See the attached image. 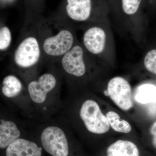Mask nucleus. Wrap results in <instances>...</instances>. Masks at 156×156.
<instances>
[{
    "mask_svg": "<svg viewBox=\"0 0 156 156\" xmlns=\"http://www.w3.org/2000/svg\"><path fill=\"white\" fill-rule=\"evenodd\" d=\"M86 50L76 42L73 48L59 60L61 70L67 77L80 78L87 71Z\"/></svg>",
    "mask_w": 156,
    "mask_h": 156,
    "instance_id": "20e7f679",
    "label": "nucleus"
},
{
    "mask_svg": "<svg viewBox=\"0 0 156 156\" xmlns=\"http://www.w3.org/2000/svg\"><path fill=\"white\" fill-rule=\"evenodd\" d=\"M65 11L70 21L80 23L90 21L92 15V1L66 0Z\"/></svg>",
    "mask_w": 156,
    "mask_h": 156,
    "instance_id": "1a4fd4ad",
    "label": "nucleus"
},
{
    "mask_svg": "<svg viewBox=\"0 0 156 156\" xmlns=\"http://www.w3.org/2000/svg\"><path fill=\"white\" fill-rule=\"evenodd\" d=\"M106 117L110 126L114 131L122 133H129L131 131L130 124L126 120L121 119L119 114L113 111L108 112Z\"/></svg>",
    "mask_w": 156,
    "mask_h": 156,
    "instance_id": "2eb2a0df",
    "label": "nucleus"
},
{
    "mask_svg": "<svg viewBox=\"0 0 156 156\" xmlns=\"http://www.w3.org/2000/svg\"><path fill=\"white\" fill-rule=\"evenodd\" d=\"M107 91L112 100L121 109L129 110L133 106L131 86L124 78L112 79L108 84Z\"/></svg>",
    "mask_w": 156,
    "mask_h": 156,
    "instance_id": "0eeeda50",
    "label": "nucleus"
},
{
    "mask_svg": "<svg viewBox=\"0 0 156 156\" xmlns=\"http://www.w3.org/2000/svg\"><path fill=\"white\" fill-rule=\"evenodd\" d=\"M21 131L17 124L11 120L1 118L0 120V147L7 148L10 144L20 138Z\"/></svg>",
    "mask_w": 156,
    "mask_h": 156,
    "instance_id": "9b49d317",
    "label": "nucleus"
},
{
    "mask_svg": "<svg viewBox=\"0 0 156 156\" xmlns=\"http://www.w3.org/2000/svg\"><path fill=\"white\" fill-rule=\"evenodd\" d=\"M27 83V91L31 100L36 104L41 105L44 103L50 93L57 88L58 82L54 73L46 72Z\"/></svg>",
    "mask_w": 156,
    "mask_h": 156,
    "instance_id": "39448f33",
    "label": "nucleus"
},
{
    "mask_svg": "<svg viewBox=\"0 0 156 156\" xmlns=\"http://www.w3.org/2000/svg\"><path fill=\"white\" fill-rule=\"evenodd\" d=\"M42 146L52 156H68L69 145L65 132L60 127L50 126L42 131L41 135Z\"/></svg>",
    "mask_w": 156,
    "mask_h": 156,
    "instance_id": "423d86ee",
    "label": "nucleus"
},
{
    "mask_svg": "<svg viewBox=\"0 0 156 156\" xmlns=\"http://www.w3.org/2000/svg\"><path fill=\"white\" fill-rule=\"evenodd\" d=\"M145 68L150 72L156 75V50H151L145 55L144 58Z\"/></svg>",
    "mask_w": 156,
    "mask_h": 156,
    "instance_id": "f3484780",
    "label": "nucleus"
},
{
    "mask_svg": "<svg viewBox=\"0 0 156 156\" xmlns=\"http://www.w3.org/2000/svg\"><path fill=\"white\" fill-rule=\"evenodd\" d=\"M24 88L22 80L14 74H9L2 80L1 92L7 98L11 99L19 96Z\"/></svg>",
    "mask_w": 156,
    "mask_h": 156,
    "instance_id": "f8f14e48",
    "label": "nucleus"
},
{
    "mask_svg": "<svg viewBox=\"0 0 156 156\" xmlns=\"http://www.w3.org/2000/svg\"><path fill=\"white\" fill-rule=\"evenodd\" d=\"M42 151L35 143L19 138L6 148V156H41Z\"/></svg>",
    "mask_w": 156,
    "mask_h": 156,
    "instance_id": "9d476101",
    "label": "nucleus"
},
{
    "mask_svg": "<svg viewBox=\"0 0 156 156\" xmlns=\"http://www.w3.org/2000/svg\"><path fill=\"white\" fill-rule=\"evenodd\" d=\"M12 34L10 28L5 24L1 23L0 27V51L1 57L5 55L11 45Z\"/></svg>",
    "mask_w": 156,
    "mask_h": 156,
    "instance_id": "dca6fc26",
    "label": "nucleus"
},
{
    "mask_svg": "<svg viewBox=\"0 0 156 156\" xmlns=\"http://www.w3.org/2000/svg\"><path fill=\"white\" fill-rule=\"evenodd\" d=\"M134 98L139 103L145 104L156 101V87L146 84L137 87L134 93Z\"/></svg>",
    "mask_w": 156,
    "mask_h": 156,
    "instance_id": "4468645a",
    "label": "nucleus"
},
{
    "mask_svg": "<svg viewBox=\"0 0 156 156\" xmlns=\"http://www.w3.org/2000/svg\"><path fill=\"white\" fill-rule=\"evenodd\" d=\"M150 133L152 136V144L156 149V121L153 124L150 129Z\"/></svg>",
    "mask_w": 156,
    "mask_h": 156,
    "instance_id": "6ab92c4d",
    "label": "nucleus"
},
{
    "mask_svg": "<svg viewBox=\"0 0 156 156\" xmlns=\"http://www.w3.org/2000/svg\"><path fill=\"white\" fill-rule=\"evenodd\" d=\"M107 156H139V151L135 144L126 140H117L107 149Z\"/></svg>",
    "mask_w": 156,
    "mask_h": 156,
    "instance_id": "ddd939ff",
    "label": "nucleus"
},
{
    "mask_svg": "<svg viewBox=\"0 0 156 156\" xmlns=\"http://www.w3.org/2000/svg\"><path fill=\"white\" fill-rule=\"evenodd\" d=\"M80 116L87 130L95 134H103L109 131L110 125L106 115L95 101L88 99L82 104Z\"/></svg>",
    "mask_w": 156,
    "mask_h": 156,
    "instance_id": "7ed1b4c3",
    "label": "nucleus"
},
{
    "mask_svg": "<svg viewBox=\"0 0 156 156\" xmlns=\"http://www.w3.org/2000/svg\"><path fill=\"white\" fill-rule=\"evenodd\" d=\"M106 34L102 27L92 26L85 31L83 37V47L91 55L98 56L105 49Z\"/></svg>",
    "mask_w": 156,
    "mask_h": 156,
    "instance_id": "6e6552de",
    "label": "nucleus"
},
{
    "mask_svg": "<svg viewBox=\"0 0 156 156\" xmlns=\"http://www.w3.org/2000/svg\"><path fill=\"white\" fill-rule=\"evenodd\" d=\"M141 0H122V8L125 14L133 15L138 11Z\"/></svg>",
    "mask_w": 156,
    "mask_h": 156,
    "instance_id": "a211bd4d",
    "label": "nucleus"
},
{
    "mask_svg": "<svg viewBox=\"0 0 156 156\" xmlns=\"http://www.w3.org/2000/svg\"><path fill=\"white\" fill-rule=\"evenodd\" d=\"M35 22L46 61L58 62L76 43L70 23L62 20H46Z\"/></svg>",
    "mask_w": 156,
    "mask_h": 156,
    "instance_id": "f257e3e1",
    "label": "nucleus"
},
{
    "mask_svg": "<svg viewBox=\"0 0 156 156\" xmlns=\"http://www.w3.org/2000/svg\"><path fill=\"white\" fill-rule=\"evenodd\" d=\"M11 56V65L27 81L44 60L36 22L27 23Z\"/></svg>",
    "mask_w": 156,
    "mask_h": 156,
    "instance_id": "f03ea898",
    "label": "nucleus"
}]
</instances>
